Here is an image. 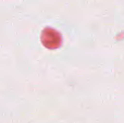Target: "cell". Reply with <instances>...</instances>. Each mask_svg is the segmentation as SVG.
Wrapping results in <instances>:
<instances>
[{
    "instance_id": "cell-1",
    "label": "cell",
    "mask_w": 124,
    "mask_h": 123,
    "mask_svg": "<svg viewBox=\"0 0 124 123\" xmlns=\"http://www.w3.org/2000/svg\"><path fill=\"white\" fill-rule=\"evenodd\" d=\"M61 37L58 32L51 28H46L43 32V36H41V41L47 48L50 49H56L60 46L61 44Z\"/></svg>"
}]
</instances>
